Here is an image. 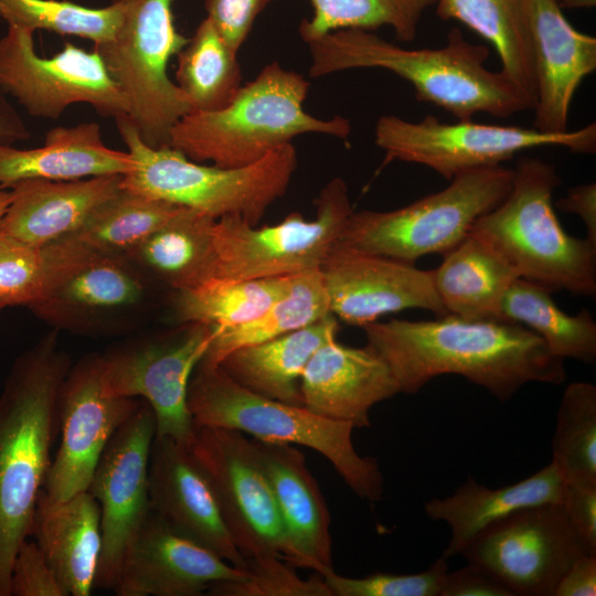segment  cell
<instances>
[{
	"mask_svg": "<svg viewBox=\"0 0 596 596\" xmlns=\"http://www.w3.org/2000/svg\"><path fill=\"white\" fill-rule=\"evenodd\" d=\"M362 329L366 345L390 366L400 393L415 394L439 375L457 374L505 402L528 383L566 379L564 360L514 322L446 315L375 321Z\"/></svg>",
	"mask_w": 596,
	"mask_h": 596,
	"instance_id": "cell-1",
	"label": "cell"
},
{
	"mask_svg": "<svg viewBox=\"0 0 596 596\" xmlns=\"http://www.w3.org/2000/svg\"><path fill=\"white\" fill-rule=\"evenodd\" d=\"M310 77L355 68H381L408 82L415 97L458 120L477 114L508 118L532 110L533 100L504 73L491 71L487 45L467 41L454 26L437 49H405L373 31L343 29L307 42Z\"/></svg>",
	"mask_w": 596,
	"mask_h": 596,
	"instance_id": "cell-2",
	"label": "cell"
},
{
	"mask_svg": "<svg viewBox=\"0 0 596 596\" xmlns=\"http://www.w3.org/2000/svg\"><path fill=\"white\" fill-rule=\"evenodd\" d=\"M56 333L14 361L0 393V596H10L13 558L30 536L60 433L58 396L71 360Z\"/></svg>",
	"mask_w": 596,
	"mask_h": 596,
	"instance_id": "cell-3",
	"label": "cell"
},
{
	"mask_svg": "<svg viewBox=\"0 0 596 596\" xmlns=\"http://www.w3.org/2000/svg\"><path fill=\"white\" fill-rule=\"evenodd\" d=\"M309 88L310 83L301 74L277 62L269 63L223 108L193 110L182 117L170 132L169 146L195 162L241 168L300 135L348 138L352 130L349 119H322L305 110Z\"/></svg>",
	"mask_w": 596,
	"mask_h": 596,
	"instance_id": "cell-4",
	"label": "cell"
},
{
	"mask_svg": "<svg viewBox=\"0 0 596 596\" xmlns=\"http://www.w3.org/2000/svg\"><path fill=\"white\" fill-rule=\"evenodd\" d=\"M561 183L555 167L521 158L505 198L479 216L470 232L496 248L520 278L549 289L594 297L596 244L568 235L553 207Z\"/></svg>",
	"mask_w": 596,
	"mask_h": 596,
	"instance_id": "cell-5",
	"label": "cell"
},
{
	"mask_svg": "<svg viewBox=\"0 0 596 596\" xmlns=\"http://www.w3.org/2000/svg\"><path fill=\"white\" fill-rule=\"evenodd\" d=\"M188 405L196 427L228 428L260 441L308 447L328 459L358 497L370 502L382 497L380 466L356 451L352 441L355 427L350 423L254 393L220 365L202 361L189 384Z\"/></svg>",
	"mask_w": 596,
	"mask_h": 596,
	"instance_id": "cell-6",
	"label": "cell"
},
{
	"mask_svg": "<svg viewBox=\"0 0 596 596\" xmlns=\"http://www.w3.org/2000/svg\"><path fill=\"white\" fill-rule=\"evenodd\" d=\"M121 139L137 168L123 175V188L205 213L214 219L236 215L256 226L288 190L298 166L292 143L241 168L206 166L171 147L143 142L124 115L115 118Z\"/></svg>",
	"mask_w": 596,
	"mask_h": 596,
	"instance_id": "cell-7",
	"label": "cell"
},
{
	"mask_svg": "<svg viewBox=\"0 0 596 596\" xmlns=\"http://www.w3.org/2000/svg\"><path fill=\"white\" fill-rule=\"evenodd\" d=\"M512 179L513 170L503 166L472 169L406 206L353 211L339 242L409 264L425 255L446 254L468 235L479 216L505 198Z\"/></svg>",
	"mask_w": 596,
	"mask_h": 596,
	"instance_id": "cell-8",
	"label": "cell"
},
{
	"mask_svg": "<svg viewBox=\"0 0 596 596\" xmlns=\"http://www.w3.org/2000/svg\"><path fill=\"white\" fill-rule=\"evenodd\" d=\"M121 22L110 41L94 44L143 142L170 147L174 125L193 110L167 72L188 38L178 32L172 0H119Z\"/></svg>",
	"mask_w": 596,
	"mask_h": 596,
	"instance_id": "cell-9",
	"label": "cell"
},
{
	"mask_svg": "<svg viewBox=\"0 0 596 596\" xmlns=\"http://www.w3.org/2000/svg\"><path fill=\"white\" fill-rule=\"evenodd\" d=\"M47 278L30 307L56 330L110 336L135 329L152 280L125 255L88 247L72 237L45 245Z\"/></svg>",
	"mask_w": 596,
	"mask_h": 596,
	"instance_id": "cell-10",
	"label": "cell"
},
{
	"mask_svg": "<svg viewBox=\"0 0 596 596\" xmlns=\"http://www.w3.org/2000/svg\"><path fill=\"white\" fill-rule=\"evenodd\" d=\"M374 141L386 161L425 166L450 181L468 170L501 166L518 152L533 148L561 147L574 153H595L596 124L551 134L534 127L472 120L448 124L433 115L421 121L385 115L375 124Z\"/></svg>",
	"mask_w": 596,
	"mask_h": 596,
	"instance_id": "cell-11",
	"label": "cell"
},
{
	"mask_svg": "<svg viewBox=\"0 0 596 596\" xmlns=\"http://www.w3.org/2000/svg\"><path fill=\"white\" fill-rule=\"evenodd\" d=\"M352 212L347 183L337 177L316 199L313 220L294 212L257 227L241 216H222L214 225L215 278L264 279L320 269Z\"/></svg>",
	"mask_w": 596,
	"mask_h": 596,
	"instance_id": "cell-12",
	"label": "cell"
},
{
	"mask_svg": "<svg viewBox=\"0 0 596 596\" xmlns=\"http://www.w3.org/2000/svg\"><path fill=\"white\" fill-rule=\"evenodd\" d=\"M213 337L207 326L184 323L171 334L132 339L98 354L104 393L143 400L155 414L156 436L190 447L196 426L189 384Z\"/></svg>",
	"mask_w": 596,
	"mask_h": 596,
	"instance_id": "cell-13",
	"label": "cell"
},
{
	"mask_svg": "<svg viewBox=\"0 0 596 596\" xmlns=\"http://www.w3.org/2000/svg\"><path fill=\"white\" fill-rule=\"evenodd\" d=\"M585 554L562 502L520 509L489 524L460 553L513 596H554L561 577Z\"/></svg>",
	"mask_w": 596,
	"mask_h": 596,
	"instance_id": "cell-14",
	"label": "cell"
},
{
	"mask_svg": "<svg viewBox=\"0 0 596 596\" xmlns=\"http://www.w3.org/2000/svg\"><path fill=\"white\" fill-rule=\"evenodd\" d=\"M0 89L36 117L56 119L77 103L103 116L127 115L125 99L95 50L65 43L55 55L42 57L33 33L11 25L0 39Z\"/></svg>",
	"mask_w": 596,
	"mask_h": 596,
	"instance_id": "cell-15",
	"label": "cell"
},
{
	"mask_svg": "<svg viewBox=\"0 0 596 596\" xmlns=\"http://www.w3.org/2000/svg\"><path fill=\"white\" fill-rule=\"evenodd\" d=\"M155 436V414L141 400L114 433L95 467L87 489L100 510L95 588L115 587L125 553L150 510L149 460Z\"/></svg>",
	"mask_w": 596,
	"mask_h": 596,
	"instance_id": "cell-16",
	"label": "cell"
},
{
	"mask_svg": "<svg viewBox=\"0 0 596 596\" xmlns=\"http://www.w3.org/2000/svg\"><path fill=\"white\" fill-rule=\"evenodd\" d=\"M190 449L211 483L241 554L245 558L281 557V521L252 440L238 430L201 426Z\"/></svg>",
	"mask_w": 596,
	"mask_h": 596,
	"instance_id": "cell-17",
	"label": "cell"
},
{
	"mask_svg": "<svg viewBox=\"0 0 596 596\" xmlns=\"http://www.w3.org/2000/svg\"><path fill=\"white\" fill-rule=\"evenodd\" d=\"M140 403L139 398L104 393L98 354H89L71 365L60 390L61 439L44 491L55 500L86 491L109 439Z\"/></svg>",
	"mask_w": 596,
	"mask_h": 596,
	"instance_id": "cell-18",
	"label": "cell"
},
{
	"mask_svg": "<svg viewBox=\"0 0 596 596\" xmlns=\"http://www.w3.org/2000/svg\"><path fill=\"white\" fill-rule=\"evenodd\" d=\"M330 312L364 327L386 313L424 309L448 315L434 285L433 270L337 242L320 267Z\"/></svg>",
	"mask_w": 596,
	"mask_h": 596,
	"instance_id": "cell-19",
	"label": "cell"
},
{
	"mask_svg": "<svg viewBox=\"0 0 596 596\" xmlns=\"http://www.w3.org/2000/svg\"><path fill=\"white\" fill-rule=\"evenodd\" d=\"M245 576L243 568L179 533L150 509L113 590L118 596H198L214 583Z\"/></svg>",
	"mask_w": 596,
	"mask_h": 596,
	"instance_id": "cell-20",
	"label": "cell"
},
{
	"mask_svg": "<svg viewBox=\"0 0 596 596\" xmlns=\"http://www.w3.org/2000/svg\"><path fill=\"white\" fill-rule=\"evenodd\" d=\"M523 6L535 83L532 127L565 132L573 97L596 70V38L577 31L557 0H523Z\"/></svg>",
	"mask_w": 596,
	"mask_h": 596,
	"instance_id": "cell-21",
	"label": "cell"
},
{
	"mask_svg": "<svg viewBox=\"0 0 596 596\" xmlns=\"http://www.w3.org/2000/svg\"><path fill=\"white\" fill-rule=\"evenodd\" d=\"M149 501L150 509L175 531L243 568L246 560L234 544L211 483L190 447L155 436Z\"/></svg>",
	"mask_w": 596,
	"mask_h": 596,
	"instance_id": "cell-22",
	"label": "cell"
},
{
	"mask_svg": "<svg viewBox=\"0 0 596 596\" xmlns=\"http://www.w3.org/2000/svg\"><path fill=\"white\" fill-rule=\"evenodd\" d=\"M252 444L281 521V558L321 576L332 571L330 513L304 453L288 444Z\"/></svg>",
	"mask_w": 596,
	"mask_h": 596,
	"instance_id": "cell-23",
	"label": "cell"
},
{
	"mask_svg": "<svg viewBox=\"0 0 596 596\" xmlns=\"http://www.w3.org/2000/svg\"><path fill=\"white\" fill-rule=\"evenodd\" d=\"M304 406L354 427L371 426V408L400 393L387 363L372 348L341 344L337 338L311 356L300 377Z\"/></svg>",
	"mask_w": 596,
	"mask_h": 596,
	"instance_id": "cell-24",
	"label": "cell"
},
{
	"mask_svg": "<svg viewBox=\"0 0 596 596\" xmlns=\"http://www.w3.org/2000/svg\"><path fill=\"white\" fill-rule=\"evenodd\" d=\"M121 174L78 180L29 179L13 183L0 233L45 246L77 232L94 211L121 189Z\"/></svg>",
	"mask_w": 596,
	"mask_h": 596,
	"instance_id": "cell-25",
	"label": "cell"
},
{
	"mask_svg": "<svg viewBox=\"0 0 596 596\" xmlns=\"http://www.w3.org/2000/svg\"><path fill=\"white\" fill-rule=\"evenodd\" d=\"M30 535L66 596L92 594L102 550V531L98 502L87 490L55 500L42 489Z\"/></svg>",
	"mask_w": 596,
	"mask_h": 596,
	"instance_id": "cell-26",
	"label": "cell"
},
{
	"mask_svg": "<svg viewBox=\"0 0 596 596\" xmlns=\"http://www.w3.org/2000/svg\"><path fill=\"white\" fill-rule=\"evenodd\" d=\"M136 168L129 151L105 145L96 123L54 127L39 148L17 149L0 142V184L7 188L29 179L66 181L125 175Z\"/></svg>",
	"mask_w": 596,
	"mask_h": 596,
	"instance_id": "cell-27",
	"label": "cell"
},
{
	"mask_svg": "<svg viewBox=\"0 0 596 596\" xmlns=\"http://www.w3.org/2000/svg\"><path fill=\"white\" fill-rule=\"evenodd\" d=\"M565 481L556 464L551 462L534 475L512 485L490 489L472 477L443 499L424 504L425 514L443 521L450 529V539L443 555L451 558L489 524L528 507L562 502Z\"/></svg>",
	"mask_w": 596,
	"mask_h": 596,
	"instance_id": "cell-28",
	"label": "cell"
},
{
	"mask_svg": "<svg viewBox=\"0 0 596 596\" xmlns=\"http://www.w3.org/2000/svg\"><path fill=\"white\" fill-rule=\"evenodd\" d=\"M338 319L329 313L298 330L225 355L220 365L236 383L265 397L304 406L300 377L313 353L337 338Z\"/></svg>",
	"mask_w": 596,
	"mask_h": 596,
	"instance_id": "cell-29",
	"label": "cell"
},
{
	"mask_svg": "<svg viewBox=\"0 0 596 596\" xmlns=\"http://www.w3.org/2000/svg\"><path fill=\"white\" fill-rule=\"evenodd\" d=\"M215 222L183 207L124 255L152 281L173 291L193 289L216 277Z\"/></svg>",
	"mask_w": 596,
	"mask_h": 596,
	"instance_id": "cell-30",
	"label": "cell"
},
{
	"mask_svg": "<svg viewBox=\"0 0 596 596\" xmlns=\"http://www.w3.org/2000/svg\"><path fill=\"white\" fill-rule=\"evenodd\" d=\"M434 285L448 315L498 319L501 300L519 278L489 243L469 232L433 269Z\"/></svg>",
	"mask_w": 596,
	"mask_h": 596,
	"instance_id": "cell-31",
	"label": "cell"
},
{
	"mask_svg": "<svg viewBox=\"0 0 596 596\" xmlns=\"http://www.w3.org/2000/svg\"><path fill=\"white\" fill-rule=\"evenodd\" d=\"M436 14L478 33L497 51L504 73L535 103L531 43L523 0H436Z\"/></svg>",
	"mask_w": 596,
	"mask_h": 596,
	"instance_id": "cell-32",
	"label": "cell"
},
{
	"mask_svg": "<svg viewBox=\"0 0 596 596\" xmlns=\"http://www.w3.org/2000/svg\"><path fill=\"white\" fill-rule=\"evenodd\" d=\"M499 318L534 332L557 358L595 362L596 323L589 311L565 313L539 284L517 278L501 300Z\"/></svg>",
	"mask_w": 596,
	"mask_h": 596,
	"instance_id": "cell-33",
	"label": "cell"
},
{
	"mask_svg": "<svg viewBox=\"0 0 596 596\" xmlns=\"http://www.w3.org/2000/svg\"><path fill=\"white\" fill-rule=\"evenodd\" d=\"M329 313L320 269L292 275L287 292L256 318L237 327L213 331V340L202 362L219 364L234 350L298 330Z\"/></svg>",
	"mask_w": 596,
	"mask_h": 596,
	"instance_id": "cell-34",
	"label": "cell"
},
{
	"mask_svg": "<svg viewBox=\"0 0 596 596\" xmlns=\"http://www.w3.org/2000/svg\"><path fill=\"white\" fill-rule=\"evenodd\" d=\"M291 276L233 280L213 278L193 289L174 291L173 312L181 323H200L213 331L241 326L284 296Z\"/></svg>",
	"mask_w": 596,
	"mask_h": 596,
	"instance_id": "cell-35",
	"label": "cell"
},
{
	"mask_svg": "<svg viewBox=\"0 0 596 596\" xmlns=\"http://www.w3.org/2000/svg\"><path fill=\"white\" fill-rule=\"evenodd\" d=\"M177 56V85L193 110L223 108L243 85L237 53L227 45L209 18L200 22Z\"/></svg>",
	"mask_w": 596,
	"mask_h": 596,
	"instance_id": "cell-36",
	"label": "cell"
},
{
	"mask_svg": "<svg viewBox=\"0 0 596 596\" xmlns=\"http://www.w3.org/2000/svg\"><path fill=\"white\" fill-rule=\"evenodd\" d=\"M183 206L123 188L98 206L72 237L105 252L125 254L175 216Z\"/></svg>",
	"mask_w": 596,
	"mask_h": 596,
	"instance_id": "cell-37",
	"label": "cell"
},
{
	"mask_svg": "<svg viewBox=\"0 0 596 596\" xmlns=\"http://www.w3.org/2000/svg\"><path fill=\"white\" fill-rule=\"evenodd\" d=\"M312 14L299 25L307 43L343 29L390 26L401 42L415 40L421 19L436 0H309Z\"/></svg>",
	"mask_w": 596,
	"mask_h": 596,
	"instance_id": "cell-38",
	"label": "cell"
},
{
	"mask_svg": "<svg viewBox=\"0 0 596 596\" xmlns=\"http://www.w3.org/2000/svg\"><path fill=\"white\" fill-rule=\"evenodd\" d=\"M552 460L565 483H596V386L573 382L564 391L552 440Z\"/></svg>",
	"mask_w": 596,
	"mask_h": 596,
	"instance_id": "cell-39",
	"label": "cell"
},
{
	"mask_svg": "<svg viewBox=\"0 0 596 596\" xmlns=\"http://www.w3.org/2000/svg\"><path fill=\"white\" fill-rule=\"evenodd\" d=\"M0 18L31 33L45 30L99 44L114 38L123 19V4L114 0L94 9L60 0H0Z\"/></svg>",
	"mask_w": 596,
	"mask_h": 596,
	"instance_id": "cell-40",
	"label": "cell"
},
{
	"mask_svg": "<svg viewBox=\"0 0 596 596\" xmlns=\"http://www.w3.org/2000/svg\"><path fill=\"white\" fill-rule=\"evenodd\" d=\"M245 560L244 579L214 583L207 592L215 596H332L321 575L304 579L279 556Z\"/></svg>",
	"mask_w": 596,
	"mask_h": 596,
	"instance_id": "cell-41",
	"label": "cell"
},
{
	"mask_svg": "<svg viewBox=\"0 0 596 596\" xmlns=\"http://www.w3.org/2000/svg\"><path fill=\"white\" fill-rule=\"evenodd\" d=\"M45 246H32L0 233V310L30 307L47 278Z\"/></svg>",
	"mask_w": 596,
	"mask_h": 596,
	"instance_id": "cell-42",
	"label": "cell"
},
{
	"mask_svg": "<svg viewBox=\"0 0 596 596\" xmlns=\"http://www.w3.org/2000/svg\"><path fill=\"white\" fill-rule=\"evenodd\" d=\"M447 572V558L440 556L415 574L374 573L354 578L332 570L322 577L332 596H440Z\"/></svg>",
	"mask_w": 596,
	"mask_h": 596,
	"instance_id": "cell-43",
	"label": "cell"
},
{
	"mask_svg": "<svg viewBox=\"0 0 596 596\" xmlns=\"http://www.w3.org/2000/svg\"><path fill=\"white\" fill-rule=\"evenodd\" d=\"M10 596H66L44 554L29 538L20 544L13 558Z\"/></svg>",
	"mask_w": 596,
	"mask_h": 596,
	"instance_id": "cell-44",
	"label": "cell"
},
{
	"mask_svg": "<svg viewBox=\"0 0 596 596\" xmlns=\"http://www.w3.org/2000/svg\"><path fill=\"white\" fill-rule=\"evenodd\" d=\"M274 0H204L209 18L236 53L246 41L255 20Z\"/></svg>",
	"mask_w": 596,
	"mask_h": 596,
	"instance_id": "cell-45",
	"label": "cell"
},
{
	"mask_svg": "<svg viewBox=\"0 0 596 596\" xmlns=\"http://www.w3.org/2000/svg\"><path fill=\"white\" fill-rule=\"evenodd\" d=\"M562 504L587 553L596 555V483H565Z\"/></svg>",
	"mask_w": 596,
	"mask_h": 596,
	"instance_id": "cell-46",
	"label": "cell"
},
{
	"mask_svg": "<svg viewBox=\"0 0 596 596\" xmlns=\"http://www.w3.org/2000/svg\"><path fill=\"white\" fill-rule=\"evenodd\" d=\"M440 596H513L512 593L486 570L467 564L447 572Z\"/></svg>",
	"mask_w": 596,
	"mask_h": 596,
	"instance_id": "cell-47",
	"label": "cell"
},
{
	"mask_svg": "<svg viewBox=\"0 0 596 596\" xmlns=\"http://www.w3.org/2000/svg\"><path fill=\"white\" fill-rule=\"evenodd\" d=\"M562 212L576 214L585 224L587 238L596 244V183H584L571 188L555 203Z\"/></svg>",
	"mask_w": 596,
	"mask_h": 596,
	"instance_id": "cell-48",
	"label": "cell"
},
{
	"mask_svg": "<svg viewBox=\"0 0 596 596\" xmlns=\"http://www.w3.org/2000/svg\"><path fill=\"white\" fill-rule=\"evenodd\" d=\"M596 555L578 557L561 577L554 596H595Z\"/></svg>",
	"mask_w": 596,
	"mask_h": 596,
	"instance_id": "cell-49",
	"label": "cell"
},
{
	"mask_svg": "<svg viewBox=\"0 0 596 596\" xmlns=\"http://www.w3.org/2000/svg\"><path fill=\"white\" fill-rule=\"evenodd\" d=\"M30 134L13 109L0 96V142L28 139Z\"/></svg>",
	"mask_w": 596,
	"mask_h": 596,
	"instance_id": "cell-50",
	"label": "cell"
},
{
	"mask_svg": "<svg viewBox=\"0 0 596 596\" xmlns=\"http://www.w3.org/2000/svg\"><path fill=\"white\" fill-rule=\"evenodd\" d=\"M561 8L578 9V8H592L596 6V0H558Z\"/></svg>",
	"mask_w": 596,
	"mask_h": 596,
	"instance_id": "cell-51",
	"label": "cell"
},
{
	"mask_svg": "<svg viewBox=\"0 0 596 596\" xmlns=\"http://www.w3.org/2000/svg\"><path fill=\"white\" fill-rule=\"evenodd\" d=\"M11 201V189L0 184V221Z\"/></svg>",
	"mask_w": 596,
	"mask_h": 596,
	"instance_id": "cell-52",
	"label": "cell"
},
{
	"mask_svg": "<svg viewBox=\"0 0 596 596\" xmlns=\"http://www.w3.org/2000/svg\"><path fill=\"white\" fill-rule=\"evenodd\" d=\"M1 311V310H0Z\"/></svg>",
	"mask_w": 596,
	"mask_h": 596,
	"instance_id": "cell-53",
	"label": "cell"
}]
</instances>
